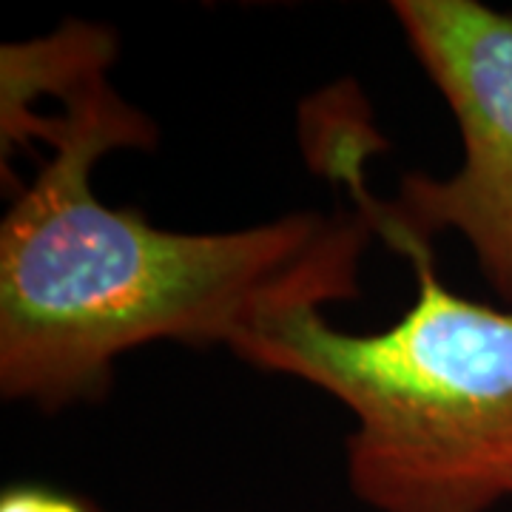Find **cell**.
<instances>
[{
  "label": "cell",
  "mask_w": 512,
  "mask_h": 512,
  "mask_svg": "<svg viewBox=\"0 0 512 512\" xmlns=\"http://www.w3.org/2000/svg\"><path fill=\"white\" fill-rule=\"evenodd\" d=\"M117 40L80 20L0 52L3 151L52 146L0 222V393L57 413L109 393L120 353L157 339L234 350L276 316L359 296L367 217L291 214L228 234L154 228L92 191L114 148H151L157 128L111 89Z\"/></svg>",
  "instance_id": "1"
},
{
  "label": "cell",
  "mask_w": 512,
  "mask_h": 512,
  "mask_svg": "<svg viewBox=\"0 0 512 512\" xmlns=\"http://www.w3.org/2000/svg\"><path fill=\"white\" fill-rule=\"evenodd\" d=\"M0 512H100L89 498L46 484H12L0 493Z\"/></svg>",
  "instance_id": "4"
},
{
  "label": "cell",
  "mask_w": 512,
  "mask_h": 512,
  "mask_svg": "<svg viewBox=\"0 0 512 512\" xmlns=\"http://www.w3.org/2000/svg\"><path fill=\"white\" fill-rule=\"evenodd\" d=\"M402 23L421 69L453 111L464 163L453 177L404 174L393 200H376L365 183L376 154L367 111L353 89H333L302 114L305 154L316 171L348 185L367 217L421 239L456 231L476 254L484 279L512 311V12L476 0H399Z\"/></svg>",
  "instance_id": "3"
},
{
  "label": "cell",
  "mask_w": 512,
  "mask_h": 512,
  "mask_svg": "<svg viewBox=\"0 0 512 512\" xmlns=\"http://www.w3.org/2000/svg\"><path fill=\"white\" fill-rule=\"evenodd\" d=\"M367 222L416 274V299L396 325L342 333L319 308H302L231 353L325 390L356 416L348 476L365 504L487 512L512 498V311L450 291L430 239Z\"/></svg>",
  "instance_id": "2"
}]
</instances>
